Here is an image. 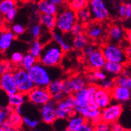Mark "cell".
Masks as SVG:
<instances>
[{
  "label": "cell",
  "instance_id": "cell-1",
  "mask_svg": "<svg viewBox=\"0 0 131 131\" xmlns=\"http://www.w3.org/2000/svg\"><path fill=\"white\" fill-rule=\"evenodd\" d=\"M55 68H48L38 61L28 71V73L35 86L47 88L53 79H59L54 76Z\"/></svg>",
  "mask_w": 131,
  "mask_h": 131
},
{
  "label": "cell",
  "instance_id": "cell-2",
  "mask_svg": "<svg viewBox=\"0 0 131 131\" xmlns=\"http://www.w3.org/2000/svg\"><path fill=\"white\" fill-rule=\"evenodd\" d=\"M64 51L53 40L44 46L43 51L39 58V62L48 68H57L61 64Z\"/></svg>",
  "mask_w": 131,
  "mask_h": 131
},
{
  "label": "cell",
  "instance_id": "cell-3",
  "mask_svg": "<svg viewBox=\"0 0 131 131\" xmlns=\"http://www.w3.org/2000/svg\"><path fill=\"white\" fill-rule=\"evenodd\" d=\"M77 21L76 12L68 6L64 7L56 15V29L64 35L68 34Z\"/></svg>",
  "mask_w": 131,
  "mask_h": 131
},
{
  "label": "cell",
  "instance_id": "cell-4",
  "mask_svg": "<svg viewBox=\"0 0 131 131\" xmlns=\"http://www.w3.org/2000/svg\"><path fill=\"white\" fill-rule=\"evenodd\" d=\"M101 50L107 61L117 62L124 64L129 59L123 47L115 42L104 46Z\"/></svg>",
  "mask_w": 131,
  "mask_h": 131
},
{
  "label": "cell",
  "instance_id": "cell-5",
  "mask_svg": "<svg viewBox=\"0 0 131 131\" xmlns=\"http://www.w3.org/2000/svg\"><path fill=\"white\" fill-rule=\"evenodd\" d=\"M88 8L94 21L104 22L108 19L110 11L104 0H89Z\"/></svg>",
  "mask_w": 131,
  "mask_h": 131
},
{
  "label": "cell",
  "instance_id": "cell-6",
  "mask_svg": "<svg viewBox=\"0 0 131 131\" xmlns=\"http://www.w3.org/2000/svg\"><path fill=\"white\" fill-rule=\"evenodd\" d=\"M75 100L74 95H67L64 100L57 103V119L68 120L73 114L76 113Z\"/></svg>",
  "mask_w": 131,
  "mask_h": 131
},
{
  "label": "cell",
  "instance_id": "cell-7",
  "mask_svg": "<svg viewBox=\"0 0 131 131\" xmlns=\"http://www.w3.org/2000/svg\"><path fill=\"white\" fill-rule=\"evenodd\" d=\"M13 71L16 79L19 92L27 95L35 86L29 75L28 71L23 69L20 67L15 68Z\"/></svg>",
  "mask_w": 131,
  "mask_h": 131
},
{
  "label": "cell",
  "instance_id": "cell-8",
  "mask_svg": "<svg viewBox=\"0 0 131 131\" xmlns=\"http://www.w3.org/2000/svg\"><path fill=\"white\" fill-rule=\"evenodd\" d=\"M28 101L32 104L41 107L52 100V95L47 88L35 86L28 94Z\"/></svg>",
  "mask_w": 131,
  "mask_h": 131
},
{
  "label": "cell",
  "instance_id": "cell-9",
  "mask_svg": "<svg viewBox=\"0 0 131 131\" xmlns=\"http://www.w3.org/2000/svg\"><path fill=\"white\" fill-rule=\"evenodd\" d=\"M123 112L122 104L112 103L110 105L101 110V120L108 124L116 123L120 118Z\"/></svg>",
  "mask_w": 131,
  "mask_h": 131
},
{
  "label": "cell",
  "instance_id": "cell-10",
  "mask_svg": "<svg viewBox=\"0 0 131 131\" xmlns=\"http://www.w3.org/2000/svg\"><path fill=\"white\" fill-rule=\"evenodd\" d=\"M86 77L82 75H74L64 80V93L66 95H73L80 90L88 86Z\"/></svg>",
  "mask_w": 131,
  "mask_h": 131
},
{
  "label": "cell",
  "instance_id": "cell-11",
  "mask_svg": "<svg viewBox=\"0 0 131 131\" xmlns=\"http://www.w3.org/2000/svg\"><path fill=\"white\" fill-rule=\"evenodd\" d=\"M0 87L3 93L6 94V96H9V95L19 92L14 71H8V72L1 75Z\"/></svg>",
  "mask_w": 131,
  "mask_h": 131
},
{
  "label": "cell",
  "instance_id": "cell-12",
  "mask_svg": "<svg viewBox=\"0 0 131 131\" xmlns=\"http://www.w3.org/2000/svg\"><path fill=\"white\" fill-rule=\"evenodd\" d=\"M40 118L46 124H53L57 119V102L51 100L48 103L40 107Z\"/></svg>",
  "mask_w": 131,
  "mask_h": 131
},
{
  "label": "cell",
  "instance_id": "cell-13",
  "mask_svg": "<svg viewBox=\"0 0 131 131\" xmlns=\"http://www.w3.org/2000/svg\"><path fill=\"white\" fill-rule=\"evenodd\" d=\"M94 100L100 109H104L112 103V97L110 90L98 87L94 96Z\"/></svg>",
  "mask_w": 131,
  "mask_h": 131
},
{
  "label": "cell",
  "instance_id": "cell-14",
  "mask_svg": "<svg viewBox=\"0 0 131 131\" xmlns=\"http://www.w3.org/2000/svg\"><path fill=\"white\" fill-rule=\"evenodd\" d=\"M112 97L115 102L123 104L131 99V90L123 86L115 85L111 90Z\"/></svg>",
  "mask_w": 131,
  "mask_h": 131
},
{
  "label": "cell",
  "instance_id": "cell-15",
  "mask_svg": "<svg viewBox=\"0 0 131 131\" xmlns=\"http://www.w3.org/2000/svg\"><path fill=\"white\" fill-rule=\"evenodd\" d=\"M88 66L93 70L103 69L107 61L101 50L97 49L89 57L86 58Z\"/></svg>",
  "mask_w": 131,
  "mask_h": 131
},
{
  "label": "cell",
  "instance_id": "cell-16",
  "mask_svg": "<svg viewBox=\"0 0 131 131\" xmlns=\"http://www.w3.org/2000/svg\"><path fill=\"white\" fill-rule=\"evenodd\" d=\"M75 97V108H81V107H86L89 105V104L93 101H95L94 100V94H92L87 86L83 88L82 90H80L79 91L76 92L75 93L73 94Z\"/></svg>",
  "mask_w": 131,
  "mask_h": 131
},
{
  "label": "cell",
  "instance_id": "cell-17",
  "mask_svg": "<svg viewBox=\"0 0 131 131\" xmlns=\"http://www.w3.org/2000/svg\"><path fill=\"white\" fill-rule=\"evenodd\" d=\"M86 35L92 40H100L105 35V28L100 22L90 23L86 28Z\"/></svg>",
  "mask_w": 131,
  "mask_h": 131
},
{
  "label": "cell",
  "instance_id": "cell-18",
  "mask_svg": "<svg viewBox=\"0 0 131 131\" xmlns=\"http://www.w3.org/2000/svg\"><path fill=\"white\" fill-rule=\"evenodd\" d=\"M14 33L11 30H3L0 35V50L2 52L8 50L15 39Z\"/></svg>",
  "mask_w": 131,
  "mask_h": 131
},
{
  "label": "cell",
  "instance_id": "cell-19",
  "mask_svg": "<svg viewBox=\"0 0 131 131\" xmlns=\"http://www.w3.org/2000/svg\"><path fill=\"white\" fill-rule=\"evenodd\" d=\"M126 34L124 28L118 25H112L108 30V36L109 39L115 43L122 42L126 38Z\"/></svg>",
  "mask_w": 131,
  "mask_h": 131
},
{
  "label": "cell",
  "instance_id": "cell-20",
  "mask_svg": "<svg viewBox=\"0 0 131 131\" xmlns=\"http://www.w3.org/2000/svg\"><path fill=\"white\" fill-rule=\"evenodd\" d=\"M37 9L41 14H48L56 16L59 12V7L53 4L50 0H39Z\"/></svg>",
  "mask_w": 131,
  "mask_h": 131
},
{
  "label": "cell",
  "instance_id": "cell-21",
  "mask_svg": "<svg viewBox=\"0 0 131 131\" xmlns=\"http://www.w3.org/2000/svg\"><path fill=\"white\" fill-rule=\"evenodd\" d=\"M51 35H52V40L60 46L64 52H68L69 50H71L72 45H71V42H70L65 38L64 34L55 29L51 32Z\"/></svg>",
  "mask_w": 131,
  "mask_h": 131
},
{
  "label": "cell",
  "instance_id": "cell-22",
  "mask_svg": "<svg viewBox=\"0 0 131 131\" xmlns=\"http://www.w3.org/2000/svg\"><path fill=\"white\" fill-rule=\"evenodd\" d=\"M124 68H124L123 64L107 61L103 69L107 74H108L112 76L117 77L118 75H120L121 74H123Z\"/></svg>",
  "mask_w": 131,
  "mask_h": 131
},
{
  "label": "cell",
  "instance_id": "cell-23",
  "mask_svg": "<svg viewBox=\"0 0 131 131\" xmlns=\"http://www.w3.org/2000/svg\"><path fill=\"white\" fill-rule=\"evenodd\" d=\"M87 120L78 113L71 115L67 121V127L71 131H76L81 126H82Z\"/></svg>",
  "mask_w": 131,
  "mask_h": 131
},
{
  "label": "cell",
  "instance_id": "cell-24",
  "mask_svg": "<svg viewBox=\"0 0 131 131\" xmlns=\"http://www.w3.org/2000/svg\"><path fill=\"white\" fill-rule=\"evenodd\" d=\"M28 101V97L26 94H24L20 92H18L17 93L9 95L7 96V103L8 105H10L11 107L16 108L18 106H22L25 104V103Z\"/></svg>",
  "mask_w": 131,
  "mask_h": 131
},
{
  "label": "cell",
  "instance_id": "cell-25",
  "mask_svg": "<svg viewBox=\"0 0 131 131\" xmlns=\"http://www.w3.org/2000/svg\"><path fill=\"white\" fill-rule=\"evenodd\" d=\"M39 23L46 31H53L56 29V16L41 14L39 17Z\"/></svg>",
  "mask_w": 131,
  "mask_h": 131
},
{
  "label": "cell",
  "instance_id": "cell-26",
  "mask_svg": "<svg viewBox=\"0 0 131 131\" xmlns=\"http://www.w3.org/2000/svg\"><path fill=\"white\" fill-rule=\"evenodd\" d=\"M88 44V37L84 33L73 36V39L71 40L72 48L75 50H82Z\"/></svg>",
  "mask_w": 131,
  "mask_h": 131
},
{
  "label": "cell",
  "instance_id": "cell-27",
  "mask_svg": "<svg viewBox=\"0 0 131 131\" xmlns=\"http://www.w3.org/2000/svg\"><path fill=\"white\" fill-rule=\"evenodd\" d=\"M44 46L45 45L39 39H35L30 45L28 53L39 59L43 51Z\"/></svg>",
  "mask_w": 131,
  "mask_h": 131
},
{
  "label": "cell",
  "instance_id": "cell-28",
  "mask_svg": "<svg viewBox=\"0 0 131 131\" xmlns=\"http://www.w3.org/2000/svg\"><path fill=\"white\" fill-rule=\"evenodd\" d=\"M38 59L35 57L31 53H28L24 54V57L22 58V61L20 64V67L23 69H25L27 71H29L35 64L38 62Z\"/></svg>",
  "mask_w": 131,
  "mask_h": 131
},
{
  "label": "cell",
  "instance_id": "cell-29",
  "mask_svg": "<svg viewBox=\"0 0 131 131\" xmlns=\"http://www.w3.org/2000/svg\"><path fill=\"white\" fill-rule=\"evenodd\" d=\"M107 78V73L104 71V69H98V70H94L92 73L86 76V79L88 82L90 83H95L96 82H102Z\"/></svg>",
  "mask_w": 131,
  "mask_h": 131
},
{
  "label": "cell",
  "instance_id": "cell-30",
  "mask_svg": "<svg viewBox=\"0 0 131 131\" xmlns=\"http://www.w3.org/2000/svg\"><path fill=\"white\" fill-rule=\"evenodd\" d=\"M64 80L61 79H53L50 85L47 87L51 95L64 92Z\"/></svg>",
  "mask_w": 131,
  "mask_h": 131
},
{
  "label": "cell",
  "instance_id": "cell-31",
  "mask_svg": "<svg viewBox=\"0 0 131 131\" xmlns=\"http://www.w3.org/2000/svg\"><path fill=\"white\" fill-rule=\"evenodd\" d=\"M76 14H77L78 21L80 22V23H82V24H87L91 20H93L90 10L88 8V6L82 9L79 11H78L76 13Z\"/></svg>",
  "mask_w": 131,
  "mask_h": 131
},
{
  "label": "cell",
  "instance_id": "cell-32",
  "mask_svg": "<svg viewBox=\"0 0 131 131\" xmlns=\"http://www.w3.org/2000/svg\"><path fill=\"white\" fill-rule=\"evenodd\" d=\"M16 9L15 0H1L0 2V13L3 16L9 11Z\"/></svg>",
  "mask_w": 131,
  "mask_h": 131
},
{
  "label": "cell",
  "instance_id": "cell-33",
  "mask_svg": "<svg viewBox=\"0 0 131 131\" xmlns=\"http://www.w3.org/2000/svg\"><path fill=\"white\" fill-rule=\"evenodd\" d=\"M88 3L89 0H68V6L77 13L82 9L87 7Z\"/></svg>",
  "mask_w": 131,
  "mask_h": 131
},
{
  "label": "cell",
  "instance_id": "cell-34",
  "mask_svg": "<svg viewBox=\"0 0 131 131\" xmlns=\"http://www.w3.org/2000/svg\"><path fill=\"white\" fill-rule=\"evenodd\" d=\"M115 85L123 86L131 90V75H126L121 74L120 75L115 77Z\"/></svg>",
  "mask_w": 131,
  "mask_h": 131
},
{
  "label": "cell",
  "instance_id": "cell-35",
  "mask_svg": "<svg viewBox=\"0 0 131 131\" xmlns=\"http://www.w3.org/2000/svg\"><path fill=\"white\" fill-rule=\"evenodd\" d=\"M43 27L40 23H35L31 27L30 33L34 39H39L43 33Z\"/></svg>",
  "mask_w": 131,
  "mask_h": 131
},
{
  "label": "cell",
  "instance_id": "cell-36",
  "mask_svg": "<svg viewBox=\"0 0 131 131\" xmlns=\"http://www.w3.org/2000/svg\"><path fill=\"white\" fill-rule=\"evenodd\" d=\"M8 120L16 128L21 127L23 126V116L16 112L15 111L9 115Z\"/></svg>",
  "mask_w": 131,
  "mask_h": 131
},
{
  "label": "cell",
  "instance_id": "cell-37",
  "mask_svg": "<svg viewBox=\"0 0 131 131\" xmlns=\"http://www.w3.org/2000/svg\"><path fill=\"white\" fill-rule=\"evenodd\" d=\"M23 126H26L28 129H36L39 126V120L37 118H33L28 115L23 116Z\"/></svg>",
  "mask_w": 131,
  "mask_h": 131
},
{
  "label": "cell",
  "instance_id": "cell-38",
  "mask_svg": "<svg viewBox=\"0 0 131 131\" xmlns=\"http://www.w3.org/2000/svg\"><path fill=\"white\" fill-rule=\"evenodd\" d=\"M84 31H85V28H84V25H83V24L77 21L75 25L71 28L70 34L72 35V36H76V35L83 34Z\"/></svg>",
  "mask_w": 131,
  "mask_h": 131
},
{
  "label": "cell",
  "instance_id": "cell-39",
  "mask_svg": "<svg viewBox=\"0 0 131 131\" xmlns=\"http://www.w3.org/2000/svg\"><path fill=\"white\" fill-rule=\"evenodd\" d=\"M115 86V79H110V78H107L104 81L101 82L100 84H99L100 87H101L103 89H105V90H110V91L113 89V87Z\"/></svg>",
  "mask_w": 131,
  "mask_h": 131
},
{
  "label": "cell",
  "instance_id": "cell-40",
  "mask_svg": "<svg viewBox=\"0 0 131 131\" xmlns=\"http://www.w3.org/2000/svg\"><path fill=\"white\" fill-rule=\"evenodd\" d=\"M24 54L20 51H15L10 55V62L14 65H20Z\"/></svg>",
  "mask_w": 131,
  "mask_h": 131
},
{
  "label": "cell",
  "instance_id": "cell-41",
  "mask_svg": "<svg viewBox=\"0 0 131 131\" xmlns=\"http://www.w3.org/2000/svg\"><path fill=\"white\" fill-rule=\"evenodd\" d=\"M17 15V11L16 9H14V10L9 11V13H7L5 15H3L4 22L6 23L7 25H10V24H12L14 21V20L16 19Z\"/></svg>",
  "mask_w": 131,
  "mask_h": 131
},
{
  "label": "cell",
  "instance_id": "cell-42",
  "mask_svg": "<svg viewBox=\"0 0 131 131\" xmlns=\"http://www.w3.org/2000/svg\"><path fill=\"white\" fill-rule=\"evenodd\" d=\"M10 61H2L1 64H0V74L3 75L6 72H8V71H13L12 69H13V65Z\"/></svg>",
  "mask_w": 131,
  "mask_h": 131
},
{
  "label": "cell",
  "instance_id": "cell-43",
  "mask_svg": "<svg viewBox=\"0 0 131 131\" xmlns=\"http://www.w3.org/2000/svg\"><path fill=\"white\" fill-rule=\"evenodd\" d=\"M11 31L14 33L15 35H21L25 32V28L21 24H14L11 27Z\"/></svg>",
  "mask_w": 131,
  "mask_h": 131
},
{
  "label": "cell",
  "instance_id": "cell-44",
  "mask_svg": "<svg viewBox=\"0 0 131 131\" xmlns=\"http://www.w3.org/2000/svg\"><path fill=\"white\" fill-rule=\"evenodd\" d=\"M97 50L96 46H95L93 44H88L84 49L82 50V54L83 56H84L86 58L89 57L95 50Z\"/></svg>",
  "mask_w": 131,
  "mask_h": 131
},
{
  "label": "cell",
  "instance_id": "cell-45",
  "mask_svg": "<svg viewBox=\"0 0 131 131\" xmlns=\"http://www.w3.org/2000/svg\"><path fill=\"white\" fill-rule=\"evenodd\" d=\"M95 131H111V124L101 121L95 126Z\"/></svg>",
  "mask_w": 131,
  "mask_h": 131
},
{
  "label": "cell",
  "instance_id": "cell-46",
  "mask_svg": "<svg viewBox=\"0 0 131 131\" xmlns=\"http://www.w3.org/2000/svg\"><path fill=\"white\" fill-rule=\"evenodd\" d=\"M9 115H10V113L8 112L6 107H2L1 110H0V124L8 120Z\"/></svg>",
  "mask_w": 131,
  "mask_h": 131
},
{
  "label": "cell",
  "instance_id": "cell-47",
  "mask_svg": "<svg viewBox=\"0 0 131 131\" xmlns=\"http://www.w3.org/2000/svg\"><path fill=\"white\" fill-rule=\"evenodd\" d=\"M76 131H95V126L90 122L86 121L82 126H81Z\"/></svg>",
  "mask_w": 131,
  "mask_h": 131
},
{
  "label": "cell",
  "instance_id": "cell-48",
  "mask_svg": "<svg viewBox=\"0 0 131 131\" xmlns=\"http://www.w3.org/2000/svg\"><path fill=\"white\" fill-rule=\"evenodd\" d=\"M1 125V129H3L4 131H14L16 127L14 126V125L12 124L9 120H6L3 122V123L0 124Z\"/></svg>",
  "mask_w": 131,
  "mask_h": 131
},
{
  "label": "cell",
  "instance_id": "cell-49",
  "mask_svg": "<svg viewBox=\"0 0 131 131\" xmlns=\"http://www.w3.org/2000/svg\"><path fill=\"white\" fill-rule=\"evenodd\" d=\"M118 14L119 16V17L123 19H126V5L125 3L121 4L118 8Z\"/></svg>",
  "mask_w": 131,
  "mask_h": 131
},
{
  "label": "cell",
  "instance_id": "cell-50",
  "mask_svg": "<svg viewBox=\"0 0 131 131\" xmlns=\"http://www.w3.org/2000/svg\"><path fill=\"white\" fill-rule=\"evenodd\" d=\"M111 131H126L124 126L118 122L111 124Z\"/></svg>",
  "mask_w": 131,
  "mask_h": 131
},
{
  "label": "cell",
  "instance_id": "cell-51",
  "mask_svg": "<svg viewBox=\"0 0 131 131\" xmlns=\"http://www.w3.org/2000/svg\"><path fill=\"white\" fill-rule=\"evenodd\" d=\"M65 97H66V95L64 93V92H61V93H58L52 95V100H53L54 101L57 103L59 101H61L62 100H64Z\"/></svg>",
  "mask_w": 131,
  "mask_h": 131
},
{
  "label": "cell",
  "instance_id": "cell-52",
  "mask_svg": "<svg viewBox=\"0 0 131 131\" xmlns=\"http://www.w3.org/2000/svg\"><path fill=\"white\" fill-rule=\"evenodd\" d=\"M126 9V19H130L131 18V3L128 2L125 3Z\"/></svg>",
  "mask_w": 131,
  "mask_h": 131
},
{
  "label": "cell",
  "instance_id": "cell-53",
  "mask_svg": "<svg viewBox=\"0 0 131 131\" xmlns=\"http://www.w3.org/2000/svg\"><path fill=\"white\" fill-rule=\"evenodd\" d=\"M124 50H125V53H126V56L128 57V58L131 59V45L129 44L127 46H126L124 48Z\"/></svg>",
  "mask_w": 131,
  "mask_h": 131
},
{
  "label": "cell",
  "instance_id": "cell-54",
  "mask_svg": "<svg viewBox=\"0 0 131 131\" xmlns=\"http://www.w3.org/2000/svg\"><path fill=\"white\" fill-rule=\"evenodd\" d=\"M50 1L53 4H54V5H56L57 6L59 7V6H61L63 5L64 0H50Z\"/></svg>",
  "mask_w": 131,
  "mask_h": 131
},
{
  "label": "cell",
  "instance_id": "cell-55",
  "mask_svg": "<svg viewBox=\"0 0 131 131\" xmlns=\"http://www.w3.org/2000/svg\"><path fill=\"white\" fill-rule=\"evenodd\" d=\"M126 41L128 42V44L131 45V29L129 30L126 34Z\"/></svg>",
  "mask_w": 131,
  "mask_h": 131
},
{
  "label": "cell",
  "instance_id": "cell-56",
  "mask_svg": "<svg viewBox=\"0 0 131 131\" xmlns=\"http://www.w3.org/2000/svg\"><path fill=\"white\" fill-rule=\"evenodd\" d=\"M15 112H17L18 114H20V115H23V113H24V109H23V107L22 106H18V107H17V108H15Z\"/></svg>",
  "mask_w": 131,
  "mask_h": 131
},
{
  "label": "cell",
  "instance_id": "cell-57",
  "mask_svg": "<svg viewBox=\"0 0 131 131\" xmlns=\"http://www.w3.org/2000/svg\"><path fill=\"white\" fill-rule=\"evenodd\" d=\"M14 131H25V130L22 129V127H18V128H15Z\"/></svg>",
  "mask_w": 131,
  "mask_h": 131
},
{
  "label": "cell",
  "instance_id": "cell-58",
  "mask_svg": "<svg viewBox=\"0 0 131 131\" xmlns=\"http://www.w3.org/2000/svg\"><path fill=\"white\" fill-rule=\"evenodd\" d=\"M61 131H71V130L70 129H68V127H66V128H64V129H62Z\"/></svg>",
  "mask_w": 131,
  "mask_h": 131
},
{
  "label": "cell",
  "instance_id": "cell-59",
  "mask_svg": "<svg viewBox=\"0 0 131 131\" xmlns=\"http://www.w3.org/2000/svg\"><path fill=\"white\" fill-rule=\"evenodd\" d=\"M33 131H44V130H43V129H37V128H36V129H35Z\"/></svg>",
  "mask_w": 131,
  "mask_h": 131
},
{
  "label": "cell",
  "instance_id": "cell-60",
  "mask_svg": "<svg viewBox=\"0 0 131 131\" xmlns=\"http://www.w3.org/2000/svg\"><path fill=\"white\" fill-rule=\"evenodd\" d=\"M28 2H39V0H27Z\"/></svg>",
  "mask_w": 131,
  "mask_h": 131
},
{
  "label": "cell",
  "instance_id": "cell-61",
  "mask_svg": "<svg viewBox=\"0 0 131 131\" xmlns=\"http://www.w3.org/2000/svg\"><path fill=\"white\" fill-rule=\"evenodd\" d=\"M0 131H4V130L3 129H0Z\"/></svg>",
  "mask_w": 131,
  "mask_h": 131
}]
</instances>
